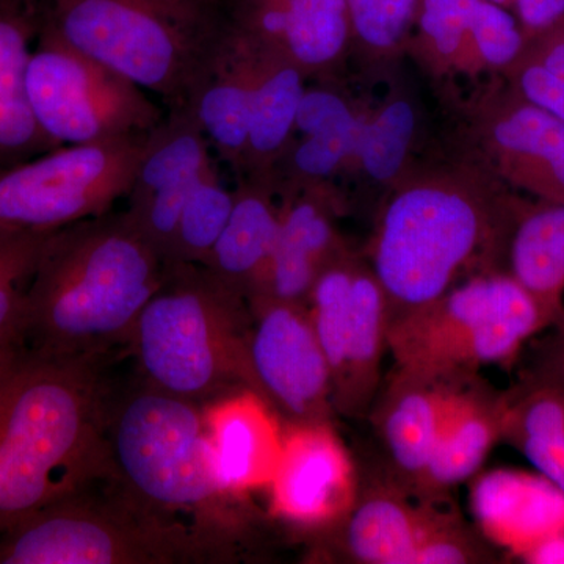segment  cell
<instances>
[{"label":"cell","mask_w":564,"mask_h":564,"mask_svg":"<svg viewBox=\"0 0 564 564\" xmlns=\"http://www.w3.org/2000/svg\"><path fill=\"white\" fill-rule=\"evenodd\" d=\"M32 40H36L33 14L0 9V170L54 150L29 101Z\"/></svg>","instance_id":"83f0119b"},{"label":"cell","mask_w":564,"mask_h":564,"mask_svg":"<svg viewBox=\"0 0 564 564\" xmlns=\"http://www.w3.org/2000/svg\"><path fill=\"white\" fill-rule=\"evenodd\" d=\"M462 381L430 380L392 369L377 393L369 414L393 466L414 489L432 459L448 404Z\"/></svg>","instance_id":"7402d4cb"},{"label":"cell","mask_w":564,"mask_h":564,"mask_svg":"<svg viewBox=\"0 0 564 564\" xmlns=\"http://www.w3.org/2000/svg\"><path fill=\"white\" fill-rule=\"evenodd\" d=\"M547 323L533 296L503 270L474 274L391 318L392 369L430 380H464L485 366H511Z\"/></svg>","instance_id":"ba28073f"},{"label":"cell","mask_w":564,"mask_h":564,"mask_svg":"<svg viewBox=\"0 0 564 564\" xmlns=\"http://www.w3.org/2000/svg\"><path fill=\"white\" fill-rule=\"evenodd\" d=\"M473 510L485 536L521 558L564 533V492L543 475L505 469L486 474L475 481Z\"/></svg>","instance_id":"cb8c5ba5"},{"label":"cell","mask_w":564,"mask_h":564,"mask_svg":"<svg viewBox=\"0 0 564 564\" xmlns=\"http://www.w3.org/2000/svg\"><path fill=\"white\" fill-rule=\"evenodd\" d=\"M166 269L124 212L51 232L25 295L18 348L106 359L128 347Z\"/></svg>","instance_id":"7a4b0ae2"},{"label":"cell","mask_w":564,"mask_h":564,"mask_svg":"<svg viewBox=\"0 0 564 564\" xmlns=\"http://www.w3.org/2000/svg\"><path fill=\"white\" fill-rule=\"evenodd\" d=\"M50 234L0 231V359L20 344L25 295Z\"/></svg>","instance_id":"f546056e"},{"label":"cell","mask_w":564,"mask_h":564,"mask_svg":"<svg viewBox=\"0 0 564 564\" xmlns=\"http://www.w3.org/2000/svg\"><path fill=\"white\" fill-rule=\"evenodd\" d=\"M488 562V552L475 534L464 529L458 518L440 527L422 544L414 564H467Z\"/></svg>","instance_id":"d6a6232c"},{"label":"cell","mask_w":564,"mask_h":564,"mask_svg":"<svg viewBox=\"0 0 564 564\" xmlns=\"http://www.w3.org/2000/svg\"><path fill=\"white\" fill-rule=\"evenodd\" d=\"M502 440L513 445L522 440L564 445V388H534L507 393Z\"/></svg>","instance_id":"4dcf8cb0"},{"label":"cell","mask_w":564,"mask_h":564,"mask_svg":"<svg viewBox=\"0 0 564 564\" xmlns=\"http://www.w3.org/2000/svg\"><path fill=\"white\" fill-rule=\"evenodd\" d=\"M248 304L251 366L267 402L284 422H332V372L307 304L272 296Z\"/></svg>","instance_id":"4fadbf2b"},{"label":"cell","mask_w":564,"mask_h":564,"mask_svg":"<svg viewBox=\"0 0 564 564\" xmlns=\"http://www.w3.org/2000/svg\"><path fill=\"white\" fill-rule=\"evenodd\" d=\"M470 143L486 169L544 203L564 204V122L514 90L473 110Z\"/></svg>","instance_id":"2e32d148"},{"label":"cell","mask_w":564,"mask_h":564,"mask_svg":"<svg viewBox=\"0 0 564 564\" xmlns=\"http://www.w3.org/2000/svg\"><path fill=\"white\" fill-rule=\"evenodd\" d=\"M415 126L414 107L404 99L361 115L339 93L306 87L295 133L274 169V181L326 184L337 174L359 172L367 180L389 184L402 176Z\"/></svg>","instance_id":"8fae6325"},{"label":"cell","mask_w":564,"mask_h":564,"mask_svg":"<svg viewBox=\"0 0 564 564\" xmlns=\"http://www.w3.org/2000/svg\"><path fill=\"white\" fill-rule=\"evenodd\" d=\"M280 188L273 176H245L234 192L225 229L203 263L247 302L261 295L280 228Z\"/></svg>","instance_id":"d4e9b609"},{"label":"cell","mask_w":564,"mask_h":564,"mask_svg":"<svg viewBox=\"0 0 564 564\" xmlns=\"http://www.w3.org/2000/svg\"><path fill=\"white\" fill-rule=\"evenodd\" d=\"M491 2L497 3V6L503 7V9L510 11L513 0H491Z\"/></svg>","instance_id":"60d3db41"},{"label":"cell","mask_w":564,"mask_h":564,"mask_svg":"<svg viewBox=\"0 0 564 564\" xmlns=\"http://www.w3.org/2000/svg\"><path fill=\"white\" fill-rule=\"evenodd\" d=\"M35 21L166 110L188 106L232 32L231 0H35Z\"/></svg>","instance_id":"277c9868"},{"label":"cell","mask_w":564,"mask_h":564,"mask_svg":"<svg viewBox=\"0 0 564 564\" xmlns=\"http://www.w3.org/2000/svg\"><path fill=\"white\" fill-rule=\"evenodd\" d=\"M510 10L514 11L527 41L564 20V0H513Z\"/></svg>","instance_id":"d590c367"},{"label":"cell","mask_w":564,"mask_h":564,"mask_svg":"<svg viewBox=\"0 0 564 564\" xmlns=\"http://www.w3.org/2000/svg\"><path fill=\"white\" fill-rule=\"evenodd\" d=\"M147 135L58 147L0 170V231L54 232L107 214L131 192Z\"/></svg>","instance_id":"9c48e42d"},{"label":"cell","mask_w":564,"mask_h":564,"mask_svg":"<svg viewBox=\"0 0 564 564\" xmlns=\"http://www.w3.org/2000/svg\"><path fill=\"white\" fill-rule=\"evenodd\" d=\"M529 459L534 469L540 470L556 488L564 492V445L538 440H522L513 444Z\"/></svg>","instance_id":"8d00e7d4"},{"label":"cell","mask_w":564,"mask_h":564,"mask_svg":"<svg viewBox=\"0 0 564 564\" xmlns=\"http://www.w3.org/2000/svg\"><path fill=\"white\" fill-rule=\"evenodd\" d=\"M513 82V90L525 101L554 115L564 122V79L549 73L524 55H521L513 68L507 70Z\"/></svg>","instance_id":"836d02e7"},{"label":"cell","mask_w":564,"mask_h":564,"mask_svg":"<svg viewBox=\"0 0 564 564\" xmlns=\"http://www.w3.org/2000/svg\"><path fill=\"white\" fill-rule=\"evenodd\" d=\"M411 33L414 54L452 76L507 73L527 47L514 14L491 0H421Z\"/></svg>","instance_id":"e0dca14e"},{"label":"cell","mask_w":564,"mask_h":564,"mask_svg":"<svg viewBox=\"0 0 564 564\" xmlns=\"http://www.w3.org/2000/svg\"><path fill=\"white\" fill-rule=\"evenodd\" d=\"M306 304L332 372L334 410L364 417L380 391L388 351L389 304L380 281L347 252L317 278Z\"/></svg>","instance_id":"7c38bea8"},{"label":"cell","mask_w":564,"mask_h":564,"mask_svg":"<svg viewBox=\"0 0 564 564\" xmlns=\"http://www.w3.org/2000/svg\"><path fill=\"white\" fill-rule=\"evenodd\" d=\"M232 204L234 192L228 191L223 184L217 166H209L182 210L170 265H203L225 229Z\"/></svg>","instance_id":"f1b7e54d"},{"label":"cell","mask_w":564,"mask_h":564,"mask_svg":"<svg viewBox=\"0 0 564 564\" xmlns=\"http://www.w3.org/2000/svg\"><path fill=\"white\" fill-rule=\"evenodd\" d=\"M524 560L529 563L540 564L564 563V533L547 538L524 555Z\"/></svg>","instance_id":"f35d334b"},{"label":"cell","mask_w":564,"mask_h":564,"mask_svg":"<svg viewBox=\"0 0 564 564\" xmlns=\"http://www.w3.org/2000/svg\"><path fill=\"white\" fill-rule=\"evenodd\" d=\"M231 18L234 31L306 77L336 65L352 36L345 0H231Z\"/></svg>","instance_id":"d6986e66"},{"label":"cell","mask_w":564,"mask_h":564,"mask_svg":"<svg viewBox=\"0 0 564 564\" xmlns=\"http://www.w3.org/2000/svg\"><path fill=\"white\" fill-rule=\"evenodd\" d=\"M204 432L215 480L226 496L247 502L269 489L282 454L284 421L258 392L242 389L203 404Z\"/></svg>","instance_id":"ac0fdd59"},{"label":"cell","mask_w":564,"mask_h":564,"mask_svg":"<svg viewBox=\"0 0 564 564\" xmlns=\"http://www.w3.org/2000/svg\"><path fill=\"white\" fill-rule=\"evenodd\" d=\"M267 492L270 514L303 532L323 533L344 521L359 486L332 422H284L281 459Z\"/></svg>","instance_id":"5bb4252c"},{"label":"cell","mask_w":564,"mask_h":564,"mask_svg":"<svg viewBox=\"0 0 564 564\" xmlns=\"http://www.w3.org/2000/svg\"><path fill=\"white\" fill-rule=\"evenodd\" d=\"M503 262L533 296L547 332L564 333V204L516 207Z\"/></svg>","instance_id":"4316f807"},{"label":"cell","mask_w":564,"mask_h":564,"mask_svg":"<svg viewBox=\"0 0 564 564\" xmlns=\"http://www.w3.org/2000/svg\"><path fill=\"white\" fill-rule=\"evenodd\" d=\"M455 518L429 497L414 503L402 489L372 486L358 494L350 513L329 530H339V549L351 562L414 564L422 544Z\"/></svg>","instance_id":"44dd1931"},{"label":"cell","mask_w":564,"mask_h":564,"mask_svg":"<svg viewBox=\"0 0 564 564\" xmlns=\"http://www.w3.org/2000/svg\"><path fill=\"white\" fill-rule=\"evenodd\" d=\"M104 361L28 348L0 359V534L110 474Z\"/></svg>","instance_id":"6da1fadb"},{"label":"cell","mask_w":564,"mask_h":564,"mask_svg":"<svg viewBox=\"0 0 564 564\" xmlns=\"http://www.w3.org/2000/svg\"><path fill=\"white\" fill-rule=\"evenodd\" d=\"M0 9L24 11L35 17V0H0Z\"/></svg>","instance_id":"ab89813d"},{"label":"cell","mask_w":564,"mask_h":564,"mask_svg":"<svg viewBox=\"0 0 564 564\" xmlns=\"http://www.w3.org/2000/svg\"><path fill=\"white\" fill-rule=\"evenodd\" d=\"M527 41L524 57L564 79V28L562 22Z\"/></svg>","instance_id":"74e56055"},{"label":"cell","mask_w":564,"mask_h":564,"mask_svg":"<svg viewBox=\"0 0 564 564\" xmlns=\"http://www.w3.org/2000/svg\"><path fill=\"white\" fill-rule=\"evenodd\" d=\"M28 93L54 148L147 135L166 115L128 77L44 35L29 61Z\"/></svg>","instance_id":"30bf717a"},{"label":"cell","mask_w":564,"mask_h":564,"mask_svg":"<svg viewBox=\"0 0 564 564\" xmlns=\"http://www.w3.org/2000/svg\"><path fill=\"white\" fill-rule=\"evenodd\" d=\"M250 333V304L243 296L203 265L174 263L141 311L128 348L141 380L207 404L242 389L262 395L251 366Z\"/></svg>","instance_id":"8992f818"},{"label":"cell","mask_w":564,"mask_h":564,"mask_svg":"<svg viewBox=\"0 0 564 564\" xmlns=\"http://www.w3.org/2000/svg\"><path fill=\"white\" fill-rule=\"evenodd\" d=\"M516 207L477 172L399 177L370 245L389 322L474 274L500 270Z\"/></svg>","instance_id":"3957f363"},{"label":"cell","mask_w":564,"mask_h":564,"mask_svg":"<svg viewBox=\"0 0 564 564\" xmlns=\"http://www.w3.org/2000/svg\"><path fill=\"white\" fill-rule=\"evenodd\" d=\"M534 388H564V333L551 332L533 350L516 391Z\"/></svg>","instance_id":"e575fe53"},{"label":"cell","mask_w":564,"mask_h":564,"mask_svg":"<svg viewBox=\"0 0 564 564\" xmlns=\"http://www.w3.org/2000/svg\"><path fill=\"white\" fill-rule=\"evenodd\" d=\"M212 165L209 140L191 107L166 110L165 118L147 135L124 214L166 265L172 262L182 210Z\"/></svg>","instance_id":"9a60e30c"},{"label":"cell","mask_w":564,"mask_h":564,"mask_svg":"<svg viewBox=\"0 0 564 564\" xmlns=\"http://www.w3.org/2000/svg\"><path fill=\"white\" fill-rule=\"evenodd\" d=\"M507 393L494 392L478 378H466L455 389L436 447L415 491L441 496L469 480L502 440Z\"/></svg>","instance_id":"484cf974"},{"label":"cell","mask_w":564,"mask_h":564,"mask_svg":"<svg viewBox=\"0 0 564 564\" xmlns=\"http://www.w3.org/2000/svg\"><path fill=\"white\" fill-rule=\"evenodd\" d=\"M110 475L159 513L239 544L247 519L242 500L215 480L203 404L141 380L110 389L106 414Z\"/></svg>","instance_id":"5b68a950"},{"label":"cell","mask_w":564,"mask_h":564,"mask_svg":"<svg viewBox=\"0 0 564 564\" xmlns=\"http://www.w3.org/2000/svg\"><path fill=\"white\" fill-rule=\"evenodd\" d=\"M278 188L280 228L258 296L306 303L317 278L348 251L337 231L328 185L278 184Z\"/></svg>","instance_id":"ffe728a7"},{"label":"cell","mask_w":564,"mask_h":564,"mask_svg":"<svg viewBox=\"0 0 564 564\" xmlns=\"http://www.w3.org/2000/svg\"><path fill=\"white\" fill-rule=\"evenodd\" d=\"M261 50L234 31L218 51L191 107L212 151L237 173L243 172Z\"/></svg>","instance_id":"603a6c76"},{"label":"cell","mask_w":564,"mask_h":564,"mask_svg":"<svg viewBox=\"0 0 564 564\" xmlns=\"http://www.w3.org/2000/svg\"><path fill=\"white\" fill-rule=\"evenodd\" d=\"M351 33L367 50L389 54L413 32L421 0H345Z\"/></svg>","instance_id":"1f68e13d"},{"label":"cell","mask_w":564,"mask_h":564,"mask_svg":"<svg viewBox=\"0 0 564 564\" xmlns=\"http://www.w3.org/2000/svg\"><path fill=\"white\" fill-rule=\"evenodd\" d=\"M236 545L152 510L107 474L0 534V564L225 563Z\"/></svg>","instance_id":"52a82bcc"}]
</instances>
